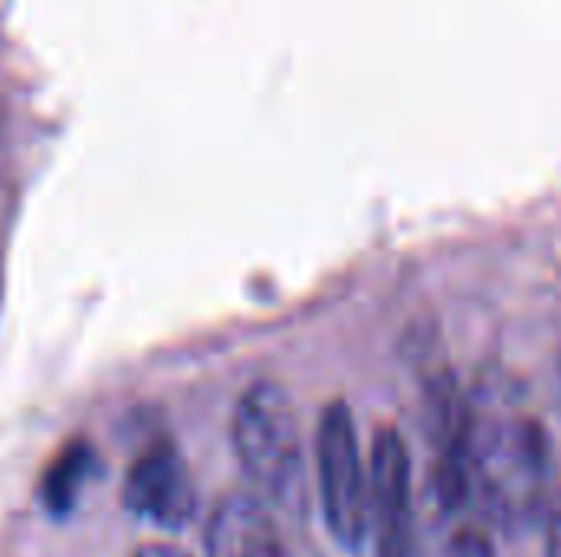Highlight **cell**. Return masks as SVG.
<instances>
[{"mask_svg": "<svg viewBox=\"0 0 561 557\" xmlns=\"http://www.w3.org/2000/svg\"><path fill=\"white\" fill-rule=\"evenodd\" d=\"M552 450L546 427L513 397H470L467 496L470 515L500 532H526L546 509Z\"/></svg>", "mask_w": 561, "mask_h": 557, "instance_id": "cell-1", "label": "cell"}, {"mask_svg": "<svg viewBox=\"0 0 561 557\" xmlns=\"http://www.w3.org/2000/svg\"><path fill=\"white\" fill-rule=\"evenodd\" d=\"M233 446L247 479L263 506L286 509L302 489V440L289 394L273 384H253L233 417Z\"/></svg>", "mask_w": 561, "mask_h": 557, "instance_id": "cell-2", "label": "cell"}, {"mask_svg": "<svg viewBox=\"0 0 561 557\" xmlns=\"http://www.w3.org/2000/svg\"><path fill=\"white\" fill-rule=\"evenodd\" d=\"M316 456L329 532L342 548L355 552L368 532V473L358 453L355 414L345 401H332L322 410Z\"/></svg>", "mask_w": 561, "mask_h": 557, "instance_id": "cell-3", "label": "cell"}, {"mask_svg": "<svg viewBox=\"0 0 561 557\" xmlns=\"http://www.w3.org/2000/svg\"><path fill=\"white\" fill-rule=\"evenodd\" d=\"M368 515L375 519L378 557H421L411 492V453L394 427H381L371 446Z\"/></svg>", "mask_w": 561, "mask_h": 557, "instance_id": "cell-4", "label": "cell"}, {"mask_svg": "<svg viewBox=\"0 0 561 557\" xmlns=\"http://www.w3.org/2000/svg\"><path fill=\"white\" fill-rule=\"evenodd\" d=\"M125 506L161 529H181L194 515V483L178 446L164 437L151 440L125 476Z\"/></svg>", "mask_w": 561, "mask_h": 557, "instance_id": "cell-5", "label": "cell"}, {"mask_svg": "<svg viewBox=\"0 0 561 557\" xmlns=\"http://www.w3.org/2000/svg\"><path fill=\"white\" fill-rule=\"evenodd\" d=\"M207 557H286L273 509L256 496H230L207 529Z\"/></svg>", "mask_w": 561, "mask_h": 557, "instance_id": "cell-6", "label": "cell"}, {"mask_svg": "<svg viewBox=\"0 0 561 557\" xmlns=\"http://www.w3.org/2000/svg\"><path fill=\"white\" fill-rule=\"evenodd\" d=\"M95 473V453L85 440H72L66 443L56 460L46 466L43 473V486H39V502L49 515L62 519L66 512L76 509L85 483Z\"/></svg>", "mask_w": 561, "mask_h": 557, "instance_id": "cell-7", "label": "cell"}, {"mask_svg": "<svg viewBox=\"0 0 561 557\" xmlns=\"http://www.w3.org/2000/svg\"><path fill=\"white\" fill-rule=\"evenodd\" d=\"M444 557H493V548H490V538H486L483 529L463 525V529L454 535V542H450V548H447V555Z\"/></svg>", "mask_w": 561, "mask_h": 557, "instance_id": "cell-8", "label": "cell"}, {"mask_svg": "<svg viewBox=\"0 0 561 557\" xmlns=\"http://www.w3.org/2000/svg\"><path fill=\"white\" fill-rule=\"evenodd\" d=\"M549 557H561V506L549 522Z\"/></svg>", "mask_w": 561, "mask_h": 557, "instance_id": "cell-9", "label": "cell"}, {"mask_svg": "<svg viewBox=\"0 0 561 557\" xmlns=\"http://www.w3.org/2000/svg\"><path fill=\"white\" fill-rule=\"evenodd\" d=\"M135 557H191L184 555L181 548H174V545H141Z\"/></svg>", "mask_w": 561, "mask_h": 557, "instance_id": "cell-10", "label": "cell"}]
</instances>
